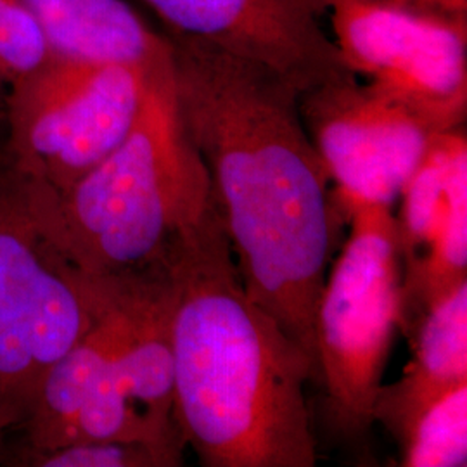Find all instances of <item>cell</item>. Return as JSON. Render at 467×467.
<instances>
[{
  "label": "cell",
  "mask_w": 467,
  "mask_h": 467,
  "mask_svg": "<svg viewBox=\"0 0 467 467\" xmlns=\"http://www.w3.org/2000/svg\"><path fill=\"white\" fill-rule=\"evenodd\" d=\"M163 34L179 115L244 289L317 370L316 310L347 220L301 119L300 90L260 63Z\"/></svg>",
  "instance_id": "obj_1"
},
{
  "label": "cell",
  "mask_w": 467,
  "mask_h": 467,
  "mask_svg": "<svg viewBox=\"0 0 467 467\" xmlns=\"http://www.w3.org/2000/svg\"><path fill=\"white\" fill-rule=\"evenodd\" d=\"M173 412L204 467H314L310 357L251 300L217 202L170 243Z\"/></svg>",
  "instance_id": "obj_2"
},
{
  "label": "cell",
  "mask_w": 467,
  "mask_h": 467,
  "mask_svg": "<svg viewBox=\"0 0 467 467\" xmlns=\"http://www.w3.org/2000/svg\"><path fill=\"white\" fill-rule=\"evenodd\" d=\"M15 177L44 233L87 275H123L161 262L177 234L215 201L179 115L170 46L148 67L130 132L98 167L61 192Z\"/></svg>",
  "instance_id": "obj_3"
},
{
  "label": "cell",
  "mask_w": 467,
  "mask_h": 467,
  "mask_svg": "<svg viewBox=\"0 0 467 467\" xmlns=\"http://www.w3.org/2000/svg\"><path fill=\"white\" fill-rule=\"evenodd\" d=\"M337 258L329 265L316 310L317 381L329 424L362 440L401 320V258L389 206L357 208Z\"/></svg>",
  "instance_id": "obj_4"
},
{
  "label": "cell",
  "mask_w": 467,
  "mask_h": 467,
  "mask_svg": "<svg viewBox=\"0 0 467 467\" xmlns=\"http://www.w3.org/2000/svg\"><path fill=\"white\" fill-rule=\"evenodd\" d=\"M96 277L75 267L0 173V409L26 416L47 372L94 320Z\"/></svg>",
  "instance_id": "obj_5"
},
{
  "label": "cell",
  "mask_w": 467,
  "mask_h": 467,
  "mask_svg": "<svg viewBox=\"0 0 467 467\" xmlns=\"http://www.w3.org/2000/svg\"><path fill=\"white\" fill-rule=\"evenodd\" d=\"M148 67L50 56L17 78L7 98L11 170L54 192L75 184L130 132Z\"/></svg>",
  "instance_id": "obj_6"
},
{
  "label": "cell",
  "mask_w": 467,
  "mask_h": 467,
  "mask_svg": "<svg viewBox=\"0 0 467 467\" xmlns=\"http://www.w3.org/2000/svg\"><path fill=\"white\" fill-rule=\"evenodd\" d=\"M336 47L353 75L410 106L438 132L464 127L467 15L378 0H336Z\"/></svg>",
  "instance_id": "obj_7"
},
{
  "label": "cell",
  "mask_w": 467,
  "mask_h": 467,
  "mask_svg": "<svg viewBox=\"0 0 467 467\" xmlns=\"http://www.w3.org/2000/svg\"><path fill=\"white\" fill-rule=\"evenodd\" d=\"M301 119L348 222L357 208H393L438 130L410 106L357 75L300 94Z\"/></svg>",
  "instance_id": "obj_8"
},
{
  "label": "cell",
  "mask_w": 467,
  "mask_h": 467,
  "mask_svg": "<svg viewBox=\"0 0 467 467\" xmlns=\"http://www.w3.org/2000/svg\"><path fill=\"white\" fill-rule=\"evenodd\" d=\"M395 215L401 258L400 329L416 333L428 306L467 281V137L438 132L403 185Z\"/></svg>",
  "instance_id": "obj_9"
},
{
  "label": "cell",
  "mask_w": 467,
  "mask_h": 467,
  "mask_svg": "<svg viewBox=\"0 0 467 467\" xmlns=\"http://www.w3.org/2000/svg\"><path fill=\"white\" fill-rule=\"evenodd\" d=\"M167 34L277 71L305 92L351 73L305 0H140Z\"/></svg>",
  "instance_id": "obj_10"
},
{
  "label": "cell",
  "mask_w": 467,
  "mask_h": 467,
  "mask_svg": "<svg viewBox=\"0 0 467 467\" xmlns=\"http://www.w3.org/2000/svg\"><path fill=\"white\" fill-rule=\"evenodd\" d=\"M410 339L412 362L399 381L381 386L374 403V422L395 438L428 401L467 381V281L428 306Z\"/></svg>",
  "instance_id": "obj_11"
},
{
  "label": "cell",
  "mask_w": 467,
  "mask_h": 467,
  "mask_svg": "<svg viewBox=\"0 0 467 467\" xmlns=\"http://www.w3.org/2000/svg\"><path fill=\"white\" fill-rule=\"evenodd\" d=\"M47 36L52 56L148 67L168 50L125 0H23Z\"/></svg>",
  "instance_id": "obj_12"
},
{
  "label": "cell",
  "mask_w": 467,
  "mask_h": 467,
  "mask_svg": "<svg viewBox=\"0 0 467 467\" xmlns=\"http://www.w3.org/2000/svg\"><path fill=\"white\" fill-rule=\"evenodd\" d=\"M403 467L467 464V381L428 401L397 438Z\"/></svg>",
  "instance_id": "obj_13"
},
{
  "label": "cell",
  "mask_w": 467,
  "mask_h": 467,
  "mask_svg": "<svg viewBox=\"0 0 467 467\" xmlns=\"http://www.w3.org/2000/svg\"><path fill=\"white\" fill-rule=\"evenodd\" d=\"M17 462L34 467H177L184 453L142 441H75L50 451H25Z\"/></svg>",
  "instance_id": "obj_14"
},
{
  "label": "cell",
  "mask_w": 467,
  "mask_h": 467,
  "mask_svg": "<svg viewBox=\"0 0 467 467\" xmlns=\"http://www.w3.org/2000/svg\"><path fill=\"white\" fill-rule=\"evenodd\" d=\"M52 56L47 36L23 0H0V82L11 85Z\"/></svg>",
  "instance_id": "obj_15"
},
{
  "label": "cell",
  "mask_w": 467,
  "mask_h": 467,
  "mask_svg": "<svg viewBox=\"0 0 467 467\" xmlns=\"http://www.w3.org/2000/svg\"><path fill=\"white\" fill-rule=\"evenodd\" d=\"M316 16H322L329 11L336 0H305ZM378 2H391V4H405L418 5L426 9H436L453 15H467V0H378Z\"/></svg>",
  "instance_id": "obj_16"
},
{
  "label": "cell",
  "mask_w": 467,
  "mask_h": 467,
  "mask_svg": "<svg viewBox=\"0 0 467 467\" xmlns=\"http://www.w3.org/2000/svg\"><path fill=\"white\" fill-rule=\"evenodd\" d=\"M19 418L13 410L7 409H0V431H4L5 428H11L13 424H16Z\"/></svg>",
  "instance_id": "obj_17"
},
{
  "label": "cell",
  "mask_w": 467,
  "mask_h": 467,
  "mask_svg": "<svg viewBox=\"0 0 467 467\" xmlns=\"http://www.w3.org/2000/svg\"><path fill=\"white\" fill-rule=\"evenodd\" d=\"M2 87H4V84H2V82H0V88H2Z\"/></svg>",
  "instance_id": "obj_18"
}]
</instances>
